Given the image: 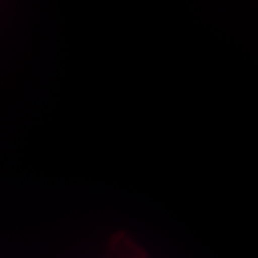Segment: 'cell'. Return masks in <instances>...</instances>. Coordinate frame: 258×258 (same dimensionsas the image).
<instances>
[]
</instances>
